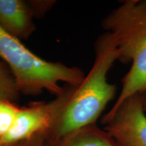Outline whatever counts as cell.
<instances>
[{
  "instance_id": "obj_13",
  "label": "cell",
  "mask_w": 146,
  "mask_h": 146,
  "mask_svg": "<svg viewBox=\"0 0 146 146\" xmlns=\"http://www.w3.org/2000/svg\"><path fill=\"white\" fill-rule=\"evenodd\" d=\"M143 96V108L145 110V112H146V92L142 94Z\"/></svg>"
},
{
  "instance_id": "obj_7",
  "label": "cell",
  "mask_w": 146,
  "mask_h": 146,
  "mask_svg": "<svg viewBox=\"0 0 146 146\" xmlns=\"http://www.w3.org/2000/svg\"><path fill=\"white\" fill-rule=\"evenodd\" d=\"M55 146H117L104 130L93 125L55 144Z\"/></svg>"
},
{
  "instance_id": "obj_10",
  "label": "cell",
  "mask_w": 146,
  "mask_h": 146,
  "mask_svg": "<svg viewBox=\"0 0 146 146\" xmlns=\"http://www.w3.org/2000/svg\"><path fill=\"white\" fill-rule=\"evenodd\" d=\"M54 1H29L34 16H41L52 8Z\"/></svg>"
},
{
  "instance_id": "obj_1",
  "label": "cell",
  "mask_w": 146,
  "mask_h": 146,
  "mask_svg": "<svg viewBox=\"0 0 146 146\" xmlns=\"http://www.w3.org/2000/svg\"><path fill=\"white\" fill-rule=\"evenodd\" d=\"M95 52L96 57L91 70L78 87H73L48 133L55 144L84 128L95 125L115 97L116 85L108 83L107 78L109 70L118 60L116 41L110 33L106 32L98 37Z\"/></svg>"
},
{
  "instance_id": "obj_3",
  "label": "cell",
  "mask_w": 146,
  "mask_h": 146,
  "mask_svg": "<svg viewBox=\"0 0 146 146\" xmlns=\"http://www.w3.org/2000/svg\"><path fill=\"white\" fill-rule=\"evenodd\" d=\"M0 58L12 72L20 94L26 96H37L47 91L59 96L65 90L62 83L76 87L85 76L77 67L39 57L1 27Z\"/></svg>"
},
{
  "instance_id": "obj_14",
  "label": "cell",
  "mask_w": 146,
  "mask_h": 146,
  "mask_svg": "<svg viewBox=\"0 0 146 146\" xmlns=\"http://www.w3.org/2000/svg\"><path fill=\"white\" fill-rule=\"evenodd\" d=\"M43 146H44V145H43Z\"/></svg>"
},
{
  "instance_id": "obj_4",
  "label": "cell",
  "mask_w": 146,
  "mask_h": 146,
  "mask_svg": "<svg viewBox=\"0 0 146 146\" xmlns=\"http://www.w3.org/2000/svg\"><path fill=\"white\" fill-rule=\"evenodd\" d=\"M68 86L62 95L50 102H36L20 107L12 127L0 139L6 145L29 141L39 135L48 134L70 97Z\"/></svg>"
},
{
  "instance_id": "obj_5",
  "label": "cell",
  "mask_w": 146,
  "mask_h": 146,
  "mask_svg": "<svg viewBox=\"0 0 146 146\" xmlns=\"http://www.w3.org/2000/svg\"><path fill=\"white\" fill-rule=\"evenodd\" d=\"M142 94L131 96L104 116V130L117 146H146V116Z\"/></svg>"
},
{
  "instance_id": "obj_2",
  "label": "cell",
  "mask_w": 146,
  "mask_h": 146,
  "mask_svg": "<svg viewBox=\"0 0 146 146\" xmlns=\"http://www.w3.org/2000/svg\"><path fill=\"white\" fill-rule=\"evenodd\" d=\"M116 43L118 60L131 62L112 108L133 95L146 92V0H125L102 21Z\"/></svg>"
},
{
  "instance_id": "obj_8",
  "label": "cell",
  "mask_w": 146,
  "mask_h": 146,
  "mask_svg": "<svg viewBox=\"0 0 146 146\" xmlns=\"http://www.w3.org/2000/svg\"><path fill=\"white\" fill-rule=\"evenodd\" d=\"M20 95L15 80L8 66L3 62H0V100L16 103Z\"/></svg>"
},
{
  "instance_id": "obj_6",
  "label": "cell",
  "mask_w": 146,
  "mask_h": 146,
  "mask_svg": "<svg viewBox=\"0 0 146 146\" xmlns=\"http://www.w3.org/2000/svg\"><path fill=\"white\" fill-rule=\"evenodd\" d=\"M33 17L29 1L0 0V27L20 40L28 39L35 31Z\"/></svg>"
},
{
  "instance_id": "obj_9",
  "label": "cell",
  "mask_w": 146,
  "mask_h": 146,
  "mask_svg": "<svg viewBox=\"0 0 146 146\" xmlns=\"http://www.w3.org/2000/svg\"><path fill=\"white\" fill-rule=\"evenodd\" d=\"M19 108L16 102L0 100V139L12 127Z\"/></svg>"
},
{
  "instance_id": "obj_12",
  "label": "cell",
  "mask_w": 146,
  "mask_h": 146,
  "mask_svg": "<svg viewBox=\"0 0 146 146\" xmlns=\"http://www.w3.org/2000/svg\"><path fill=\"white\" fill-rule=\"evenodd\" d=\"M32 139L29 141L21 142V143H14V144H10V145H6V144H2L0 143V146H31V143Z\"/></svg>"
},
{
  "instance_id": "obj_11",
  "label": "cell",
  "mask_w": 146,
  "mask_h": 146,
  "mask_svg": "<svg viewBox=\"0 0 146 146\" xmlns=\"http://www.w3.org/2000/svg\"><path fill=\"white\" fill-rule=\"evenodd\" d=\"M45 135H39L32 139L31 146H43Z\"/></svg>"
}]
</instances>
